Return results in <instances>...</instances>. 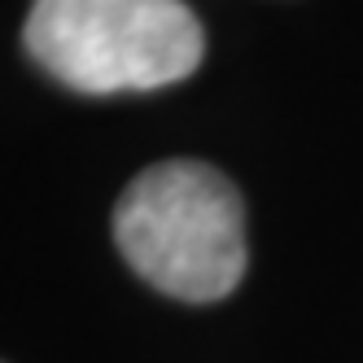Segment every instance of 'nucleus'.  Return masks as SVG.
<instances>
[{
  "mask_svg": "<svg viewBox=\"0 0 363 363\" xmlns=\"http://www.w3.org/2000/svg\"><path fill=\"white\" fill-rule=\"evenodd\" d=\"M118 254L179 302H219L245 272V206L206 162L145 167L114 206Z\"/></svg>",
  "mask_w": 363,
  "mask_h": 363,
  "instance_id": "obj_1",
  "label": "nucleus"
},
{
  "mask_svg": "<svg viewBox=\"0 0 363 363\" xmlns=\"http://www.w3.org/2000/svg\"><path fill=\"white\" fill-rule=\"evenodd\" d=\"M22 40L40 70L84 96L179 84L206 53L184 0H31Z\"/></svg>",
  "mask_w": 363,
  "mask_h": 363,
  "instance_id": "obj_2",
  "label": "nucleus"
}]
</instances>
